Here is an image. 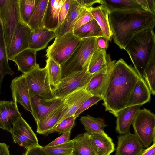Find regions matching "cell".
<instances>
[{"mask_svg":"<svg viewBox=\"0 0 155 155\" xmlns=\"http://www.w3.org/2000/svg\"><path fill=\"white\" fill-rule=\"evenodd\" d=\"M140 77L131 65L122 58L116 61L103 98L105 110L116 117L126 107L129 97Z\"/></svg>","mask_w":155,"mask_h":155,"instance_id":"6da1fadb","label":"cell"},{"mask_svg":"<svg viewBox=\"0 0 155 155\" xmlns=\"http://www.w3.org/2000/svg\"><path fill=\"white\" fill-rule=\"evenodd\" d=\"M109 17L112 38L121 49L137 34L155 26V14L143 9L110 11Z\"/></svg>","mask_w":155,"mask_h":155,"instance_id":"7a4b0ae2","label":"cell"},{"mask_svg":"<svg viewBox=\"0 0 155 155\" xmlns=\"http://www.w3.org/2000/svg\"><path fill=\"white\" fill-rule=\"evenodd\" d=\"M155 45L153 28L145 30L130 40L125 50L139 76L144 78L145 69Z\"/></svg>","mask_w":155,"mask_h":155,"instance_id":"3957f363","label":"cell"},{"mask_svg":"<svg viewBox=\"0 0 155 155\" xmlns=\"http://www.w3.org/2000/svg\"><path fill=\"white\" fill-rule=\"evenodd\" d=\"M97 37L81 39L71 56L61 65V80L88 68L91 58L98 48L96 42Z\"/></svg>","mask_w":155,"mask_h":155,"instance_id":"277c9868","label":"cell"},{"mask_svg":"<svg viewBox=\"0 0 155 155\" xmlns=\"http://www.w3.org/2000/svg\"><path fill=\"white\" fill-rule=\"evenodd\" d=\"M22 75L25 78L31 98L35 95L47 99L56 98L51 85L46 66L41 68L38 64L29 72Z\"/></svg>","mask_w":155,"mask_h":155,"instance_id":"5b68a950","label":"cell"},{"mask_svg":"<svg viewBox=\"0 0 155 155\" xmlns=\"http://www.w3.org/2000/svg\"><path fill=\"white\" fill-rule=\"evenodd\" d=\"M81 40L74 34L73 31L56 37L54 42L47 49L46 56L61 65L71 56Z\"/></svg>","mask_w":155,"mask_h":155,"instance_id":"8992f818","label":"cell"},{"mask_svg":"<svg viewBox=\"0 0 155 155\" xmlns=\"http://www.w3.org/2000/svg\"><path fill=\"white\" fill-rule=\"evenodd\" d=\"M21 21L19 0H0V24L7 48L10 43L16 26Z\"/></svg>","mask_w":155,"mask_h":155,"instance_id":"52a82bcc","label":"cell"},{"mask_svg":"<svg viewBox=\"0 0 155 155\" xmlns=\"http://www.w3.org/2000/svg\"><path fill=\"white\" fill-rule=\"evenodd\" d=\"M135 134L147 148L153 141L155 130V114L144 108L137 113L132 124Z\"/></svg>","mask_w":155,"mask_h":155,"instance_id":"ba28073f","label":"cell"},{"mask_svg":"<svg viewBox=\"0 0 155 155\" xmlns=\"http://www.w3.org/2000/svg\"><path fill=\"white\" fill-rule=\"evenodd\" d=\"M91 76L87 68L61 79L54 90L55 97L64 99L76 90L85 88Z\"/></svg>","mask_w":155,"mask_h":155,"instance_id":"9c48e42d","label":"cell"},{"mask_svg":"<svg viewBox=\"0 0 155 155\" xmlns=\"http://www.w3.org/2000/svg\"><path fill=\"white\" fill-rule=\"evenodd\" d=\"M116 62L110 59L104 66L92 75L85 89L93 96L103 99Z\"/></svg>","mask_w":155,"mask_h":155,"instance_id":"30bf717a","label":"cell"},{"mask_svg":"<svg viewBox=\"0 0 155 155\" xmlns=\"http://www.w3.org/2000/svg\"><path fill=\"white\" fill-rule=\"evenodd\" d=\"M10 133L14 142L27 150L39 145L36 134L22 116L14 124Z\"/></svg>","mask_w":155,"mask_h":155,"instance_id":"8fae6325","label":"cell"},{"mask_svg":"<svg viewBox=\"0 0 155 155\" xmlns=\"http://www.w3.org/2000/svg\"><path fill=\"white\" fill-rule=\"evenodd\" d=\"M32 30L27 25L20 21L16 26L10 43L7 48L8 60L29 48Z\"/></svg>","mask_w":155,"mask_h":155,"instance_id":"7c38bea8","label":"cell"},{"mask_svg":"<svg viewBox=\"0 0 155 155\" xmlns=\"http://www.w3.org/2000/svg\"><path fill=\"white\" fill-rule=\"evenodd\" d=\"M12 98V101L1 100L0 102V128L10 132L14 124L21 116L16 100L14 97Z\"/></svg>","mask_w":155,"mask_h":155,"instance_id":"4fadbf2b","label":"cell"},{"mask_svg":"<svg viewBox=\"0 0 155 155\" xmlns=\"http://www.w3.org/2000/svg\"><path fill=\"white\" fill-rule=\"evenodd\" d=\"M31 101L33 112L32 116L37 123L42 120L63 103L64 100L57 98L47 99L35 95L31 98Z\"/></svg>","mask_w":155,"mask_h":155,"instance_id":"5bb4252c","label":"cell"},{"mask_svg":"<svg viewBox=\"0 0 155 155\" xmlns=\"http://www.w3.org/2000/svg\"><path fill=\"white\" fill-rule=\"evenodd\" d=\"M144 147L138 137L129 132L118 137L115 155H139Z\"/></svg>","mask_w":155,"mask_h":155,"instance_id":"9a60e30c","label":"cell"},{"mask_svg":"<svg viewBox=\"0 0 155 155\" xmlns=\"http://www.w3.org/2000/svg\"><path fill=\"white\" fill-rule=\"evenodd\" d=\"M68 109V106L64 100L63 103L51 111L44 119L36 123L37 132L45 136L54 132L56 126L67 113Z\"/></svg>","mask_w":155,"mask_h":155,"instance_id":"2e32d148","label":"cell"},{"mask_svg":"<svg viewBox=\"0 0 155 155\" xmlns=\"http://www.w3.org/2000/svg\"><path fill=\"white\" fill-rule=\"evenodd\" d=\"M10 87L12 96L17 102L33 114L31 98L28 87L25 77L23 75L12 80Z\"/></svg>","mask_w":155,"mask_h":155,"instance_id":"e0dca14e","label":"cell"},{"mask_svg":"<svg viewBox=\"0 0 155 155\" xmlns=\"http://www.w3.org/2000/svg\"><path fill=\"white\" fill-rule=\"evenodd\" d=\"M141 105L126 107L118 113L116 117V132L123 135L130 132V127L133 124Z\"/></svg>","mask_w":155,"mask_h":155,"instance_id":"ac0fdd59","label":"cell"},{"mask_svg":"<svg viewBox=\"0 0 155 155\" xmlns=\"http://www.w3.org/2000/svg\"><path fill=\"white\" fill-rule=\"evenodd\" d=\"M151 92L144 78L140 77L136 82L128 98L126 107L142 105L149 102Z\"/></svg>","mask_w":155,"mask_h":155,"instance_id":"d6986e66","label":"cell"},{"mask_svg":"<svg viewBox=\"0 0 155 155\" xmlns=\"http://www.w3.org/2000/svg\"><path fill=\"white\" fill-rule=\"evenodd\" d=\"M85 8L81 6L77 0H70L68 13L57 31L56 37H61L68 32L73 31L74 23Z\"/></svg>","mask_w":155,"mask_h":155,"instance_id":"ffe728a7","label":"cell"},{"mask_svg":"<svg viewBox=\"0 0 155 155\" xmlns=\"http://www.w3.org/2000/svg\"><path fill=\"white\" fill-rule=\"evenodd\" d=\"M37 51L28 48L10 58L17 66L18 70L23 74H27L34 68L38 64L36 62Z\"/></svg>","mask_w":155,"mask_h":155,"instance_id":"44dd1931","label":"cell"},{"mask_svg":"<svg viewBox=\"0 0 155 155\" xmlns=\"http://www.w3.org/2000/svg\"><path fill=\"white\" fill-rule=\"evenodd\" d=\"M65 0H49L44 19V27L57 32L59 27L60 10Z\"/></svg>","mask_w":155,"mask_h":155,"instance_id":"7402d4cb","label":"cell"},{"mask_svg":"<svg viewBox=\"0 0 155 155\" xmlns=\"http://www.w3.org/2000/svg\"><path fill=\"white\" fill-rule=\"evenodd\" d=\"M57 36L56 31L43 27L32 31L29 48L37 51L45 49Z\"/></svg>","mask_w":155,"mask_h":155,"instance_id":"603a6c76","label":"cell"},{"mask_svg":"<svg viewBox=\"0 0 155 155\" xmlns=\"http://www.w3.org/2000/svg\"><path fill=\"white\" fill-rule=\"evenodd\" d=\"M92 96L84 88L78 89L67 96L64 99L68 106V110L61 121L74 115L82 104Z\"/></svg>","mask_w":155,"mask_h":155,"instance_id":"cb8c5ba5","label":"cell"},{"mask_svg":"<svg viewBox=\"0 0 155 155\" xmlns=\"http://www.w3.org/2000/svg\"><path fill=\"white\" fill-rule=\"evenodd\" d=\"M90 137L96 155H110L114 151V144L107 134L92 133L90 134Z\"/></svg>","mask_w":155,"mask_h":155,"instance_id":"d4e9b609","label":"cell"},{"mask_svg":"<svg viewBox=\"0 0 155 155\" xmlns=\"http://www.w3.org/2000/svg\"><path fill=\"white\" fill-rule=\"evenodd\" d=\"M91 12L103 33L104 36L108 40L111 41L112 34L109 21L108 10L101 5L90 8Z\"/></svg>","mask_w":155,"mask_h":155,"instance_id":"484cf974","label":"cell"},{"mask_svg":"<svg viewBox=\"0 0 155 155\" xmlns=\"http://www.w3.org/2000/svg\"><path fill=\"white\" fill-rule=\"evenodd\" d=\"M72 140V155H96L91 146L90 134L87 132L78 135Z\"/></svg>","mask_w":155,"mask_h":155,"instance_id":"4316f807","label":"cell"},{"mask_svg":"<svg viewBox=\"0 0 155 155\" xmlns=\"http://www.w3.org/2000/svg\"><path fill=\"white\" fill-rule=\"evenodd\" d=\"M100 4L105 7L109 12L143 9L136 0H100Z\"/></svg>","mask_w":155,"mask_h":155,"instance_id":"83f0119b","label":"cell"},{"mask_svg":"<svg viewBox=\"0 0 155 155\" xmlns=\"http://www.w3.org/2000/svg\"><path fill=\"white\" fill-rule=\"evenodd\" d=\"M80 120L84 126V129L89 134L92 133L106 134L104 130L107 125L104 120L87 115L81 117Z\"/></svg>","mask_w":155,"mask_h":155,"instance_id":"f1b7e54d","label":"cell"},{"mask_svg":"<svg viewBox=\"0 0 155 155\" xmlns=\"http://www.w3.org/2000/svg\"><path fill=\"white\" fill-rule=\"evenodd\" d=\"M74 34L81 39L91 37L104 36L99 25L94 19L73 31Z\"/></svg>","mask_w":155,"mask_h":155,"instance_id":"f546056e","label":"cell"},{"mask_svg":"<svg viewBox=\"0 0 155 155\" xmlns=\"http://www.w3.org/2000/svg\"><path fill=\"white\" fill-rule=\"evenodd\" d=\"M49 0H39L28 24L32 31L43 27L44 19Z\"/></svg>","mask_w":155,"mask_h":155,"instance_id":"4dcf8cb0","label":"cell"},{"mask_svg":"<svg viewBox=\"0 0 155 155\" xmlns=\"http://www.w3.org/2000/svg\"><path fill=\"white\" fill-rule=\"evenodd\" d=\"M0 84L7 74L12 75L14 73L10 68L8 63L7 47L4 39L3 28L0 24Z\"/></svg>","mask_w":155,"mask_h":155,"instance_id":"1f68e13d","label":"cell"},{"mask_svg":"<svg viewBox=\"0 0 155 155\" xmlns=\"http://www.w3.org/2000/svg\"><path fill=\"white\" fill-rule=\"evenodd\" d=\"M106 50L97 48L93 53L88 68V72L91 75L102 68L110 59L107 54Z\"/></svg>","mask_w":155,"mask_h":155,"instance_id":"d6a6232c","label":"cell"},{"mask_svg":"<svg viewBox=\"0 0 155 155\" xmlns=\"http://www.w3.org/2000/svg\"><path fill=\"white\" fill-rule=\"evenodd\" d=\"M46 65L51 85L53 91L61 80V65L53 59L47 58Z\"/></svg>","mask_w":155,"mask_h":155,"instance_id":"836d02e7","label":"cell"},{"mask_svg":"<svg viewBox=\"0 0 155 155\" xmlns=\"http://www.w3.org/2000/svg\"><path fill=\"white\" fill-rule=\"evenodd\" d=\"M144 78L151 94L155 96V45L144 71Z\"/></svg>","mask_w":155,"mask_h":155,"instance_id":"e575fe53","label":"cell"},{"mask_svg":"<svg viewBox=\"0 0 155 155\" xmlns=\"http://www.w3.org/2000/svg\"><path fill=\"white\" fill-rule=\"evenodd\" d=\"M39 0H19L21 21L28 25Z\"/></svg>","mask_w":155,"mask_h":155,"instance_id":"d590c367","label":"cell"},{"mask_svg":"<svg viewBox=\"0 0 155 155\" xmlns=\"http://www.w3.org/2000/svg\"><path fill=\"white\" fill-rule=\"evenodd\" d=\"M72 140L60 145L54 146L42 147L43 149L49 155H71L73 151Z\"/></svg>","mask_w":155,"mask_h":155,"instance_id":"8d00e7d4","label":"cell"},{"mask_svg":"<svg viewBox=\"0 0 155 155\" xmlns=\"http://www.w3.org/2000/svg\"><path fill=\"white\" fill-rule=\"evenodd\" d=\"M76 118L74 115L67 117L61 121L57 125L54 130L59 134L67 132H71L75 125Z\"/></svg>","mask_w":155,"mask_h":155,"instance_id":"74e56055","label":"cell"},{"mask_svg":"<svg viewBox=\"0 0 155 155\" xmlns=\"http://www.w3.org/2000/svg\"><path fill=\"white\" fill-rule=\"evenodd\" d=\"M90 8H85L83 12L74 23L73 31L94 19L91 12Z\"/></svg>","mask_w":155,"mask_h":155,"instance_id":"f35d334b","label":"cell"},{"mask_svg":"<svg viewBox=\"0 0 155 155\" xmlns=\"http://www.w3.org/2000/svg\"><path fill=\"white\" fill-rule=\"evenodd\" d=\"M103 100V98L100 97L92 96L86 100L77 110L74 114L76 118L83 112L88 109L90 107L96 104L98 101Z\"/></svg>","mask_w":155,"mask_h":155,"instance_id":"ab89813d","label":"cell"},{"mask_svg":"<svg viewBox=\"0 0 155 155\" xmlns=\"http://www.w3.org/2000/svg\"><path fill=\"white\" fill-rule=\"evenodd\" d=\"M71 132H67L62 134L60 136L47 145L45 147H49L58 145L66 143L70 141Z\"/></svg>","mask_w":155,"mask_h":155,"instance_id":"60d3db41","label":"cell"},{"mask_svg":"<svg viewBox=\"0 0 155 155\" xmlns=\"http://www.w3.org/2000/svg\"><path fill=\"white\" fill-rule=\"evenodd\" d=\"M136 0L143 10L155 14V0Z\"/></svg>","mask_w":155,"mask_h":155,"instance_id":"b9f144b4","label":"cell"},{"mask_svg":"<svg viewBox=\"0 0 155 155\" xmlns=\"http://www.w3.org/2000/svg\"><path fill=\"white\" fill-rule=\"evenodd\" d=\"M70 2V0H65L61 7L59 16V27L63 22L68 13L69 7Z\"/></svg>","mask_w":155,"mask_h":155,"instance_id":"7bdbcfd3","label":"cell"},{"mask_svg":"<svg viewBox=\"0 0 155 155\" xmlns=\"http://www.w3.org/2000/svg\"><path fill=\"white\" fill-rule=\"evenodd\" d=\"M23 155H49L39 145L27 150Z\"/></svg>","mask_w":155,"mask_h":155,"instance_id":"ee69618b","label":"cell"},{"mask_svg":"<svg viewBox=\"0 0 155 155\" xmlns=\"http://www.w3.org/2000/svg\"><path fill=\"white\" fill-rule=\"evenodd\" d=\"M108 40L104 36L97 37L96 42L98 48L106 50L108 46Z\"/></svg>","mask_w":155,"mask_h":155,"instance_id":"f6af8a7d","label":"cell"},{"mask_svg":"<svg viewBox=\"0 0 155 155\" xmlns=\"http://www.w3.org/2000/svg\"><path fill=\"white\" fill-rule=\"evenodd\" d=\"M80 6L82 7L89 8H91L94 4H100V0H77Z\"/></svg>","mask_w":155,"mask_h":155,"instance_id":"bcb514c9","label":"cell"},{"mask_svg":"<svg viewBox=\"0 0 155 155\" xmlns=\"http://www.w3.org/2000/svg\"><path fill=\"white\" fill-rule=\"evenodd\" d=\"M139 155H155V143L143 150Z\"/></svg>","mask_w":155,"mask_h":155,"instance_id":"7dc6e473","label":"cell"},{"mask_svg":"<svg viewBox=\"0 0 155 155\" xmlns=\"http://www.w3.org/2000/svg\"><path fill=\"white\" fill-rule=\"evenodd\" d=\"M9 147L4 143H0V155H10Z\"/></svg>","mask_w":155,"mask_h":155,"instance_id":"c3c4849f","label":"cell"},{"mask_svg":"<svg viewBox=\"0 0 155 155\" xmlns=\"http://www.w3.org/2000/svg\"><path fill=\"white\" fill-rule=\"evenodd\" d=\"M155 143V131H154V139H153V143Z\"/></svg>","mask_w":155,"mask_h":155,"instance_id":"681fc988","label":"cell"},{"mask_svg":"<svg viewBox=\"0 0 155 155\" xmlns=\"http://www.w3.org/2000/svg\"><path fill=\"white\" fill-rule=\"evenodd\" d=\"M71 155H72L71 154Z\"/></svg>","mask_w":155,"mask_h":155,"instance_id":"f907efd6","label":"cell"}]
</instances>
